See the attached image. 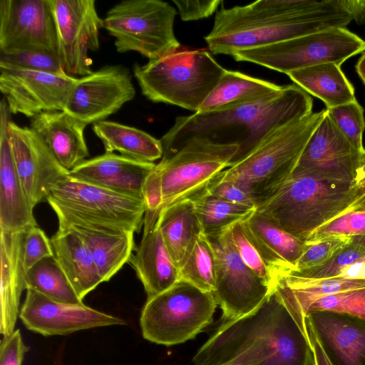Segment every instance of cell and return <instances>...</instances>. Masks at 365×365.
Listing matches in <instances>:
<instances>
[{
	"label": "cell",
	"instance_id": "obj_1",
	"mask_svg": "<svg viewBox=\"0 0 365 365\" xmlns=\"http://www.w3.org/2000/svg\"><path fill=\"white\" fill-rule=\"evenodd\" d=\"M193 365H313L306 329L274 292L256 310L223 321Z\"/></svg>",
	"mask_w": 365,
	"mask_h": 365
},
{
	"label": "cell",
	"instance_id": "obj_2",
	"mask_svg": "<svg viewBox=\"0 0 365 365\" xmlns=\"http://www.w3.org/2000/svg\"><path fill=\"white\" fill-rule=\"evenodd\" d=\"M351 20L341 0H259L229 9L222 5L205 40L212 53L232 56L330 28H346Z\"/></svg>",
	"mask_w": 365,
	"mask_h": 365
},
{
	"label": "cell",
	"instance_id": "obj_3",
	"mask_svg": "<svg viewBox=\"0 0 365 365\" xmlns=\"http://www.w3.org/2000/svg\"><path fill=\"white\" fill-rule=\"evenodd\" d=\"M312 106L309 94L291 84L261 100L178 116L160 139L162 158L173 155L190 140L202 138L220 144L239 145L233 163L273 130L312 113Z\"/></svg>",
	"mask_w": 365,
	"mask_h": 365
},
{
	"label": "cell",
	"instance_id": "obj_4",
	"mask_svg": "<svg viewBox=\"0 0 365 365\" xmlns=\"http://www.w3.org/2000/svg\"><path fill=\"white\" fill-rule=\"evenodd\" d=\"M365 194L354 182L291 176L256 210L273 223L306 242L319 227Z\"/></svg>",
	"mask_w": 365,
	"mask_h": 365
},
{
	"label": "cell",
	"instance_id": "obj_5",
	"mask_svg": "<svg viewBox=\"0 0 365 365\" xmlns=\"http://www.w3.org/2000/svg\"><path fill=\"white\" fill-rule=\"evenodd\" d=\"M326 111L312 112L273 130L216 178L240 185L253 195L258 205L291 177Z\"/></svg>",
	"mask_w": 365,
	"mask_h": 365
},
{
	"label": "cell",
	"instance_id": "obj_6",
	"mask_svg": "<svg viewBox=\"0 0 365 365\" xmlns=\"http://www.w3.org/2000/svg\"><path fill=\"white\" fill-rule=\"evenodd\" d=\"M225 71L207 50L184 46L133 67L141 92L148 100L195 113Z\"/></svg>",
	"mask_w": 365,
	"mask_h": 365
},
{
	"label": "cell",
	"instance_id": "obj_7",
	"mask_svg": "<svg viewBox=\"0 0 365 365\" xmlns=\"http://www.w3.org/2000/svg\"><path fill=\"white\" fill-rule=\"evenodd\" d=\"M46 201L58 220V229L82 225L139 232L144 224L143 198L128 195L73 178L62 177Z\"/></svg>",
	"mask_w": 365,
	"mask_h": 365
},
{
	"label": "cell",
	"instance_id": "obj_8",
	"mask_svg": "<svg viewBox=\"0 0 365 365\" xmlns=\"http://www.w3.org/2000/svg\"><path fill=\"white\" fill-rule=\"evenodd\" d=\"M217 305L212 292L179 280L147 299L140 317L143 336L165 346L185 342L212 322Z\"/></svg>",
	"mask_w": 365,
	"mask_h": 365
},
{
	"label": "cell",
	"instance_id": "obj_9",
	"mask_svg": "<svg viewBox=\"0 0 365 365\" xmlns=\"http://www.w3.org/2000/svg\"><path fill=\"white\" fill-rule=\"evenodd\" d=\"M176 14L161 0H124L110 8L103 20L118 53L135 51L152 60L181 46L174 33Z\"/></svg>",
	"mask_w": 365,
	"mask_h": 365
},
{
	"label": "cell",
	"instance_id": "obj_10",
	"mask_svg": "<svg viewBox=\"0 0 365 365\" xmlns=\"http://www.w3.org/2000/svg\"><path fill=\"white\" fill-rule=\"evenodd\" d=\"M365 51V41L346 28L334 27L271 45L240 51L232 56L237 61L253 63L288 73L318 64L339 66Z\"/></svg>",
	"mask_w": 365,
	"mask_h": 365
},
{
	"label": "cell",
	"instance_id": "obj_11",
	"mask_svg": "<svg viewBox=\"0 0 365 365\" xmlns=\"http://www.w3.org/2000/svg\"><path fill=\"white\" fill-rule=\"evenodd\" d=\"M239 150L237 144L195 138L173 155L161 158L155 168L162 191L160 212L172 204L201 195L216 176L232 165Z\"/></svg>",
	"mask_w": 365,
	"mask_h": 365
},
{
	"label": "cell",
	"instance_id": "obj_12",
	"mask_svg": "<svg viewBox=\"0 0 365 365\" xmlns=\"http://www.w3.org/2000/svg\"><path fill=\"white\" fill-rule=\"evenodd\" d=\"M210 240L216 258L215 287L212 293L222 310L223 321L250 314L274 289L244 263L232 242L229 227Z\"/></svg>",
	"mask_w": 365,
	"mask_h": 365
},
{
	"label": "cell",
	"instance_id": "obj_13",
	"mask_svg": "<svg viewBox=\"0 0 365 365\" xmlns=\"http://www.w3.org/2000/svg\"><path fill=\"white\" fill-rule=\"evenodd\" d=\"M54 17L58 56L66 73L71 77L86 76L93 71L88 51L99 49V32L104 20L94 0H50Z\"/></svg>",
	"mask_w": 365,
	"mask_h": 365
},
{
	"label": "cell",
	"instance_id": "obj_14",
	"mask_svg": "<svg viewBox=\"0 0 365 365\" xmlns=\"http://www.w3.org/2000/svg\"><path fill=\"white\" fill-rule=\"evenodd\" d=\"M25 51L58 55L50 0L0 1V53Z\"/></svg>",
	"mask_w": 365,
	"mask_h": 365
},
{
	"label": "cell",
	"instance_id": "obj_15",
	"mask_svg": "<svg viewBox=\"0 0 365 365\" xmlns=\"http://www.w3.org/2000/svg\"><path fill=\"white\" fill-rule=\"evenodd\" d=\"M135 89L128 69L105 66L77 79L64 111L88 125L105 120L133 100Z\"/></svg>",
	"mask_w": 365,
	"mask_h": 365
},
{
	"label": "cell",
	"instance_id": "obj_16",
	"mask_svg": "<svg viewBox=\"0 0 365 365\" xmlns=\"http://www.w3.org/2000/svg\"><path fill=\"white\" fill-rule=\"evenodd\" d=\"M78 78L14 68H0V91L10 113L26 117L64 110Z\"/></svg>",
	"mask_w": 365,
	"mask_h": 365
},
{
	"label": "cell",
	"instance_id": "obj_17",
	"mask_svg": "<svg viewBox=\"0 0 365 365\" xmlns=\"http://www.w3.org/2000/svg\"><path fill=\"white\" fill-rule=\"evenodd\" d=\"M357 151L330 119L327 113L307 141L291 176L354 182L362 164Z\"/></svg>",
	"mask_w": 365,
	"mask_h": 365
},
{
	"label": "cell",
	"instance_id": "obj_18",
	"mask_svg": "<svg viewBox=\"0 0 365 365\" xmlns=\"http://www.w3.org/2000/svg\"><path fill=\"white\" fill-rule=\"evenodd\" d=\"M19 317L29 330L43 336L68 335L96 327L125 325L117 317L82 304L61 303L27 289Z\"/></svg>",
	"mask_w": 365,
	"mask_h": 365
},
{
	"label": "cell",
	"instance_id": "obj_19",
	"mask_svg": "<svg viewBox=\"0 0 365 365\" xmlns=\"http://www.w3.org/2000/svg\"><path fill=\"white\" fill-rule=\"evenodd\" d=\"M8 130L16 172L34 207L46 200L52 187L69 173L58 164L31 128L21 127L9 120Z\"/></svg>",
	"mask_w": 365,
	"mask_h": 365
},
{
	"label": "cell",
	"instance_id": "obj_20",
	"mask_svg": "<svg viewBox=\"0 0 365 365\" xmlns=\"http://www.w3.org/2000/svg\"><path fill=\"white\" fill-rule=\"evenodd\" d=\"M332 365H365V322L331 311H310L304 317Z\"/></svg>",
	"mask_w": 365,
	"mask_h": 365
},
{
	"label": "cell",
	"instance_id": "obj_21",
	"mask_svg": "<svg viewBox=\"0 0 365 365\" xmlns=\"http://www.w3.org/2000/svg\"><path fill=\"white\" fill-rule=\"evenodd\" d=\"M10 112L3 98L0 103V227L19 232L37 226L30 202L16 170L9 142Z\"/></svg>",
	"mask_w": 365,
	"mask_h": 365
},
{
	"label": "cell",
	"instance_id": "obj_22",
	"mask_svg": "<svg viewBox=\"0 0 365 365\" xmlns=\"http://www.w3.org/2000/svg\"><path fill=\"white\" fill-rule=\"evenodd\" d=\"M155 165L106 153L85 160L68 174L117 192L143 198L146 180Z\"/></svg>",
	"mask_w": 365,
	"mask_h": 365
},
{
	"label": "cell",
	"instance_id": "obj_23",
	"mask_svg": "<svg viewBox=\"0 0 365 365\" xmlns=\"http://www.w3.org/2000/svg\"><path fill=\"white\" fill-rule=\"evenodd\" d=\"M86 125L64 110L41 113L31 118L30 123V128L68 173L89 155L84 137Z\"/></svg>",
	"mask_w": 365,
	"mask_h": 365
},
{
	"label": "cell",
	"instance_id": "obj_24",
	"mask_svg": "<svg viewBox=\"0 0 365 365\" xmlns=\"http://www.w3.org/2000/svg\"><path fill=\"white\" fill-rule=\"evenodd\" d=\"M242 223L269 268L275 284L279 277L296 269L306 242L286 232L256 209Z\"/></svg>",
	"mask_w": 365,
	"mask_h": 365
},
{
	"label": "cell",
	"instance_id": "obj_25",
	"mask_svg": "<svg viewBox=\"0 0 365 365\" xmlns=\"http://www.w3.org/2000/svg\"><path fill=\"white\" fill-rule=\"evenodd\" d=\"M24 231L1 230L0 332L4 336L15 330L21 295L26 289V271L22 263Z\"/></svg>",
	"mask_w": 365,
	"mask_h": 365
},
{
	"label": "cell",
	"instance_id": "obj_26",
	"mask_svg": "<svg viewBox=\"0 0 365 365\" xmlns=\"http://www.w3.org/2000/svg\"><path fill=\"white\" fill-rule=\"evenodd\" d=\"M142 282L147 299L163 292L179 281L175 264L156 225L143 235L130 262Z\"/></svg>",
	"mask_w": 365,
	"mask_h": 365
},
{
	"label": "cell",
	"instance_id": "obj_27",
	"mask_svg": "<svg viewBox=\"0 0 365 365\" xmlns=\"http://www.w3.org/2000/svg\"><path fill=\"white\" fill-rule=\"evenodd\" d=\"M78 235L88 248L103 282L109 281L135 250L134 232L82 225L63 229Z\"/></svg>",
	"mask_w": 365,
	"mask_h": 365
},
{
	"label": "cell",
	"instance_id": "obj_28",
	"mask_svg": "<svg viewBox=\"0 0 365 365\" xmlns=\"http://www.w3.org/2000/svg\"><path fill=\"white\" fill-rule=\"evenodd\" d=\"M362 287H365V279H307L286 274L277 278L274 292L299 325L306 329L304 314L312 302L324 296Z\"/></svg>",
	"mask_w": 365,
	"mask_h": 365
},
{
	"label": "cell",
	"instance_id": "obj_29",
	"mask_svg": "<svg viewBox=\"0 0 365 365\" xmlns=\"http://www.w3.org/2000/svg\"><path fill=\"white\" fill-rule=\"evenodd\" d=\"M53 256L77 295L84 297L103 282L83 240L68 230H58L50 239Z\"/></svg>",
	"mask_w": 365,
	"mask_h": 365
},
{
	"label": "cell",
	"instance_id": "obj_30",
	"mask_svg": "<svg viewBox=\"0 0 365 365\" xmlns=\"http://www.w3.org/2000/svg\"><path fill=\"white\" fill-rule=\"evenodd\" d=\"M155 225L180 269L197 238L203 234L193 201L185 200L164 208L160 212Z\"/></svg>",
	"mask_w": 365,
	"mask_h": 365
},
{
	"label": "cell",
	"instance_id": "obj_31",
	"mask_svg": "<svg viewBox=\"0 0 365 365\" xmlns=\"http://www.w3.org/2000/svg\"><path fill=\"white\" fill-rule=\"evenodd\" d=\"M287 75L309 94L321 99L327 109L356 101L354 86L335 63L318 64Z\"/></svg>",
	"mask_w": 365,
	"mask_h": 365
},
{
	"label": "cell",
	"instance_id": "obj_32",
	"mask_svg": "<svg viewBox=\"0 0 365 365\" xmlns=\"http://www.w3.org/2000/svg\"><path fill=\"white\" fill-rule=\"evenodd\" d=\"M92 128L106 153L118 151L123 156L145 163L163 158L160 140L142 130L106 120L93 123Z\"/></svg>",
	"mask_w": 365,
	"mask_h": 365
},
{
	"label": "cell",
	"instance_id": "obj_33",
	"mask_svg": "<svg viewBox=\"0 0 365 365\" xmlns=\"http://www.w3.org/2000/svg\"><path fill=\"white\" fill-rule=\"evenodd\" d=\"M282 88L283 86L239 71L226 70L197 112L212 111L261 100L278 93Z\"/></svg>",
	"mask_w": 365,
	"mask_h": 365
},
{
	"label": "cell",
	"instance_id": "obj_34",
	"mask_svg": "<svg viewBox=\"0 0 365 365\" xmlns=\"http://www.w3.org/2000/svg\"><path fill=\"white\" fill-rule=\"evenodd\" d=\"M203 234L209 239L248 217L256 208L235 204L205 191L193 200Z\"/></svg>",
	"mask_w": 365,
	"mask_h": 365
},
{
	"label": "cell",
	"instance_id": "obj_35",
	"mask_svg": "<svg viewBox=\"0 0 365 365\" xmlns=\"http://www.w3.org/2000/svg\"><path fill=\"white\" fill-rule=\"evenodd\" d=\"M25 284L26 289H34L56 302L83 304L54 256L43 259L27 270Z\"/></svg>",
	"mask_w": 365,
	"mask_h": 365
},
{
	"label": "cell",
	"instance_id": "obj_36",
	"mask_svg": "<svg viewBox=\"0 0 365 365\" xmlns=\"http://www.w3.org/2000/svg\"><path fill=\"white\" fill-rule=\"evenodd\" d=\"M216 258L211 240L204 234L179 269V280L204 292H212L215 287Z\"/></svg>",
	"mask_w": 365,
	"mask_h": 365
},
{
	"label": "cell",
	"instance_id": "obj_37",
	"mask_svg": "<svg viewBox=\"0 0 365 365\" xmlns=\"http://www.w3.org/2000/svg\"><path fill=\"white\" fill-rule=\"evenodd\" d=\"M365 235V194L346 210L317 229L306 242L331 237H352Z\"/></svg>",
	"mask_w": 365,
	"mask_h": 365
},
{
	"label": "cell",
	"instance_id": "obj_38",
	"mask_svg": "<svg viewBox=\"0 0 365 365\" xmlns=\"http://www.w3.org/2000/svg\"><path fill=\"white\" fill-rule=\"evenodd\" d=\"M327 113L351 145L364 155L365 149L362 137L365 129V119L361 106L355 101L328 108Z\"/></svg>",
	"mask_w": 365,
	"mask_h": 365
},
{
	"label": "cell",
	"instance_id": "obj_39",
	"mask_svg": "<svg viewBox=\"0 0 365 365\" xmlns=\"http://www.w3.org/2000/svg\"><path fill=\"white\" fill-rule=\"evenodd\" d=\"M0 68H14L56 75L67 74L58 55L41 51L0 53Z\"/></svg>",
	"mask_w": 365,
	"mask_h": 365
},
{
	"label": "cell",
	"instance_id": "obj_40",
	"mask_svg": "<svg viewBox=\"0 0 365 365\" xmlns=\"http://www.w3.org/2000/svg\"><path fill=\"white\" fill-rule=\"evenodd\" d=\"M365 257V248L351 242L346 244L325 263L309 269L292 270L287 274L307 279L339 277L351 264Z\"/></svg>",
	"mask_w": 365,
	"mask_h": 365
},
{
	"label": "cell",
	"instance_id": "obj_41",
	"mask_svg": "<svg viewBox=\"0 0 365 365\" xmlns=\"http://www.w3.org/2000/svg\"><path fill=\"white\" fill-rule=\"evenodd\" d=\"M331 311L346 314L365 322V287L346 290L319 298L306 310Z\"/></svg>",
	"mask_w": 365,
	"mask_h": 365
},
{
	"label": "cell",
	"instance_id": "obj_42",
	"mask_svg": "<svg viewBox=\"0 0 365 365\" xmlns=\"http://www.w3.org/2000/svg\"><path fill=\"white\" fill-rule=\"evenodd\" d=\"M232 242L244 263L274 289L275 282L256 246L248 237L242 221L229 227Z\"/></svg>",
	"mask_w": 365,
	"mask_h": 365
},
{
	"label": "cell",
	"instance_id": "obj_43",
	"mask_svg": "<svg viewBox=\"0 0 365 365\" xmlns=\"http://www.w3.org/2000/svg\"><path fill=\"white\" fill-rule=\"evenodd\" d=\"M350 240V237H331L314 242H306L294 270L309 269L325 263Z\"/></svg>",
	"mask_w": 365,
	"mask_h": 365
},
{
	"label": "cell",
	"instance_id": "obj_44",
	"mask_svg": "<svg viewBox=\"0 0 365 365\" xmlns=\"http://www.w3.org/2000/svg\"><path fill=\"white\" fill-rule=\"evenodd\" d=\"M53 256L51 241L43 230L33 226L24 231L22 263L26 272L43 259Z\"/></svg>",
	"mask_w": 365,
	"mask_h": 365
},
{
	"label": "cell",
	"instance_id": "obj_45",
	"mask_svg": "<svg viewBox=\"0 0 365 365\" xmlns=\"http://www.w3.org/2000/svg\"><path fill=\"white\" fill-rule=\"evenodd\" d=\"M206 192L228 202L256 208L257 202L248 191L230 181L218 180L216 177L207 185Z\"/></svg>",
	"mask_w": 365,
	"mask_h": 365
},
{
	"label": "cell",
	"instance_id": "obj_46",
	"mask_svg": "<svg viewBox=\"0 0 365 365\" xmlns=\"http://www.w3.org/2000/svg\"><path fill=\"white\" fill-rule=\"evenodd\" d=\"M180 19L184 21H197L212 16L223 5L222 0H173Z\"/></svg>",
	"mask_w": 365,
	"mask_h": 365
},
{
	"label": "cell",
	"instance_id": "obj_47",
	"mask_svg": "<svg viewBox=\"0 0 365 365\" xmlns=\"http://www.w3.org/2000/svg\"><path fill=\"white\" fill-rule=\"evenodd\" d=\"M29 348L24 344L19 329L4 336L0 345V365H22Z\"/></svg>",
	"mask_w": 365,
	"mask_h": 365
},
{
	"label": "cell",
	"instance_id": "obj_48",
	"mask_svg": "<svg viewBox=\"0 0 365 365\" xmlns=\"http://www.w3.org/2000/svg\"><path fill=\"white\" fill-rule=\"evenodd\" d=\"M346 12L358 24H365V0H341Z\"/></svg>",
	"mask_w": 365,
	"mask_h": 365
},
{
	"label": "cell",
	"instance_id": "obj_49",
	"mask_svg": "<svg viewBox=\"0 0 365 365\" xmlns=\"http://www.w3.org/2000/svg\"><path fill=\"white\" fill-rule=\"evenodd\" d=\"M313 354V365H332L327 357L310 327L305 324Z\"/></svg>",
	"mask_w": 365,
	"mask_h": 365
},
{
	"label": "cell",
	"instance_id": "obj_50",
	"mask_svg": "<svg viewBox=\"0 0 365 365\" xmlns=\"http://www.w3.org/2000/svg\"><path fill=\"white\" fill-rule=\"evenodd\" d=\"M355 68L359 76L365 84V52L358 60Z\"/></svg>",
	"mask_w": 365,
	"mask_h": 365
},
{
	"label": "cell",
	"instance_id": "obj_51",
	"mask_svg": "<svg viewBox=\"0 0 365 365\" xmlns=\"http://www.w3.org/2000/svg\"><path fill=\"white\" fill-rule=\"evenodd\" d=\"M355 182L365 187V164H362L356 171Z\"/></svg>",
	"mask_w": 365,
	"mask_h": 365
},
{
	"label": "cell",
	"instance_id": "obj_52",
	"mask_svg": "<svg viewBox=\"0 0 365 365\" xmlns=\"http://www.w3.org/2000/svg\"><path fill=\"white\" fill-rule=\"evenodd\" d=\"M351 242L365 248V235L350 237Z\"/></svg>",
	"mask_w": 365,
	"mask_h": 365
},
{
	"label": "cell",
	"instance_id": "obj_53",
	"mask_svg": "<svg viewBox=\"0 0 365 365\" xmlns=\"http://www.w3.org/2000/svg\"><path fill=\"white\" fill-rule=\"evenodd\" d=\"M362 164H365V153L362 156Z\"/></svg>",
	"mask_w": 365,
	"mask_h": 365
}]
</instances>
